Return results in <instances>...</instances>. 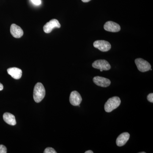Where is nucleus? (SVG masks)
<instances>
[{"mask_svg":"<svg viewBox=\"0 0 153 153\" xmlns=\"http://www.w3.org/2000/svg\"><path fill=\"white\" fill-rule=\"evenodd\" d=\"M46 94V91L44 85L41 82H38L35 85L33 91V98L36 102H41Z\"/></svg>","mask_w":153,"mask_h":153,"instance_id":"1","label":"nucleus"},{"mask_svg":"<svg viewBox=\"0 0 153 153\" xmlns=\"http://www.w3.org/2000/svg\"><path fill=\"white\" fill-rule=\"evenodd\" d=\"M121 103L120 98L118 97H113L109 98L105 102L104 105V109L107 112H111L117 108Z\"/></svg>","mask_w":153,"mask_h":153,"instance_id":"2","label":"nucleus"},{"mask_svg":"<svg viewBox=\"0 0 153 153\" xmlns=\"http://www.w3.org/2000/svg\"><path fill=\"white\" fill-rule=\"evenodd\" d=\"M135 63L138 69L141 72H146L150 70V64L146 60H144L142 58H137L135 60Z\"/></svg>","mask_w":153,"mask_h":153,"instance_id":"3","label":"nucleus"},{"mask_svg":"<svg viewBox=\"0 0 153 153\" xmlns=\"http://www.w3.org/2000/svg\"><path fill=\"white\" fill-rule=\"evenodd\" d=\"M94 47L102 52H106L110 50L111 45L108 41L104 40H98L94 41Z\"/></svg>","mask_w":153,"mask_h":153,"instance_id":"4","label":"nucleus"},{"mask_svg":"<svg viewBox=\"0 0 153 153\" xmlns=\"http://www.w3.org/2000/svg\"><path fill=\"white\" fill-rule=\"evenodd\" d=\"M92 66L93 68L103 71H107L111 68V66L109 63L105 60H96L92 63Z\"/></svg>","mask_w":153,"mask_h":153,"instance_id":"5","label":"nucleus"},{"mask_svg":"<svg viewBox=\"0 0 153 153\" xmlns=\"http://www.w3.org/2000/svg\"><path fill=\"white\" fill-rule=\"evenodd\" d=\"M61 27L60 23L57 19H53L47 22L44 25V32L46 33H49L52 32L54 28H60Z\"/></svg>","mask_w":153,"mask_h":153,"instance_id":"6","label":"nucleus"},{"mask_svg":"<svg viewBox=\"0 0 153 153\" xmlns=\"http://www.w3.org/2000/svg\"><path fill=\"white\" fill-rule=\"evenodd\" d=\"M104 29L108 32L112 33H117L121 30L120 26L117 23L112 21L106 22L104 25Z\"/></svg>","mask_w":153,"mask_h":153,"instance_id":"7","label":"nucleus"},{"mask_svg":"<svg viewBox=\"0 0 153 153\" xmlns=\"http://www.w3.org/2000/svg\"><path fill=\"white\" fill-rule=\"evenodd\" d=\"M82 98L81 95L77 91H72L69 97L70 103L74 106H78L82 102Z\"/></svg>","mask_w":153,"mask_h":153,"instance_id":"8","label":"nucleus"},{"mask_svg":"<svg viewBox=\"0 0 153 153\" xmlns=\"http://www.w3.org/2000/svg\"><path fill=\"white\" fill-rule=\"evenodd\" d=\"M93 81L96 85L102 87H108L111 83L109 79L100 76H96L94 77Z\"/></svg>","mask_w":153,"mask_h":153,"instance_id":"9","label":"nucleus"},{"mask_svg":"<svg viewBox=\"0 0 153 153\" xmlns=\"http://www.w3.org/2000/svg\"><path fill=\"white\" fill-rule=\"evenodd\" d=\"M10 33L14 38H21L24 34V32L22 28L16 24H12L10 27Z\"/></svg>","mask_w":153,"mask_h":153,"instance_id":"10","label":"nucleus"},{"mask_svg":"<svg viewBox=\"0 0 153 153\" xmlns=\"http://www.w3.org/2000/svg\"><path fill=\"white\" fill-rule=\"evenodd\" d=\"M130 137L128 133L124 132L120 134L117 139L116 144L118 146L121 147L126 144Z\"/></svg>","mask_w":153,"mask_h":153,"instance_id":"11","label":"nucleus"},{"mask_svg":"<svg viewBox=\"0 0 153 153\" xmlns=\"http://www.w3.org/2000/svg\"><path fill=\"white\" fill-rule=\"evenodd\" d=\"M8 73L14 79H18L22 77V71L20 68L13 67L9 68L7 70Z\"/></svg>","mask_w":153,"mask_h":153,"instance_id":"12","label":"nucleus"},{"mask_svg":"<svg viewBox=\"0 0 153 153\" xmlns=\"http://www.w3.org/2000/svg\"><path fill=\"white\" fill-rule=\"evenodd\" d=\"M3 119L6 123L10 125L15 126L16 124L15 116L10 113H5L3 115Z\"/></svg>","mask_w":153,"mask_h":153,"instance_id":"13","label":"nucleus"},{"mask_svg":"<svg viewBox=\"0 0 153 153\" xmlns=\"http://www.w3.org/2000/svg\"><path fill=\"white\" fill-rule=\"evenodd\" d=\"M44 153H57L54 149L52 148L48 147L45 149Z\"/></svg>","mask_w":153,"mask_h":153,"instance_id":"14","label":"nucleus"},{"mask_svg":"<svg viewBox=\"0 0 153 153\" xmlns=\"http://www.w3.org/2000/svg\"><path fill=\"white\" fill-rule=\"evenodd\" d=\"M7 149L5 146L0 145V153H7Z\"/></svg>","mask_w":153,"mask_h":153,"instance_id":"15","label":"nucleus"},{"mask_svg":"<svg viewBox=\"0 0 153 153\" xmlns=\"http://www.w3.org/2000/svg\"><path fill=\"white\" fill-rule=\"evenodd\" d=\"M33 4L36 6H39L41 4V0H31Z\"/></svg>","mask_w":153,"mask_h":153,"instance_id":"16","label":"nucleus"},{"mask_svg":"<svg viewBox=\"0 0 153 153\" xmlns=\"http://www.w3.org/2000/svg\"><path fill=\"white\" fill-rule=\"evenodd\" d=\"M147 100L148 101H149L150 102H153V94L150 93L148 95Z\"/></svg>","mask_w":153,"mask_h":153,"instance_id":"17","label":"nucleus"},{"mask_svg":"<svg viewBox=\"0 0 153 153\" xmlns=\"http://www.w3.org/2000/svg\"><path fill=\"white\" fill-rule=\"evenodd\" d=\"M3 88H4V86L2 85V84L0 82V91H2L3 90Z\"/></svg>","mask_w":153,"mask_h":153,"instance_id":"18","label":"nucleus"},{"mask_svg":"<svg viewBox=\"0 0 153 153\" xmlns=\"http://www.w3.org/2000/svg\"><path fill=\"white\" fill-rule=\"evenodd\" d=\"M83 2L87 3L90 1L91 0H81Z\"/></svg>","mask_w":153,"mask_h":153,"instance_id":"19","label":"nucleus"},{"mask_svg":"<svg viewBox=\"0 0 153 153\" xmlns=\"http://www.w3.org/2000/svg\"><path fill=\"white\" fill-rule=\"evenodd\" d=\"M85 153H93V152H92V151L91 150H88L86 151L85 152Z\"/></svg>","mask_w":153,"mask_h":153,"instance_id":"20","label":"nucleus"},{"mask_svg":"<svg viewBox=\"0 0 153 153\" xmlns=\"http://www.w3.org/2000/svg\"><path fill=\"white\" fill-rule=\"evenodd\" d=\"M140 153H146L145 152H140Z\"/></svg>","mask_w":153,"mask_h":153,"instance_id":"21","label":"nucleus"},{"mask_svg":"<svg viewBox=\"0 0 153 153\" xmlns=\"http://www.w3.org/2000/svg\"><path fill=\"white\" fill-rule=\"evenodd\" d=\"M100 71H103V70H100Z\"/></svg>","mask_w":153,"mask_h":153,"instance_id":"22","label":"nucleus"}]
</instances>
